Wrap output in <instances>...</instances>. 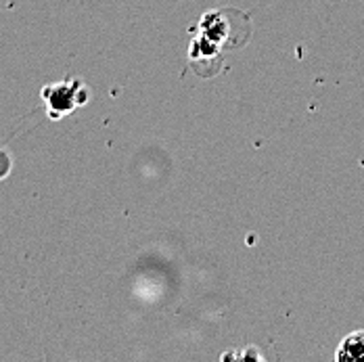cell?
Segmentation results:
<instances>
[{
	"label": "cell",
	"mask_w": 364,
	"mask_h": 362,
	"mask_svg": "<svg viewBox=\"0 0 364 362\" xmlns=\"http://www.w3.org/2000/svg\"><path fill=\"white\" fill-rule=\"evenodd\" d=\"M364 361V331H356L348 335L339 350H337V361Z\"/></svg>",
	"instance_id": "7a4b0ae2"
},
{
	"label": "cell",
	"mask_w": 364,
	"mask_h": 362,
	"mask_svg": "<svg viewBox=\"0 0 364 362\" xmlns=\"http://www.w3.org/2000/svg\"><path fill=\"white\" fill-rule=\"evenodd\" d=\"M86 88L80 80L72 82H59V84H48L42 88V99L46 101L48 115L53 119H59L61 115L72 113L77 105L86 101Z\"/></svg>",
	"instance_id": "6da1fadb"
}]
</instances>
